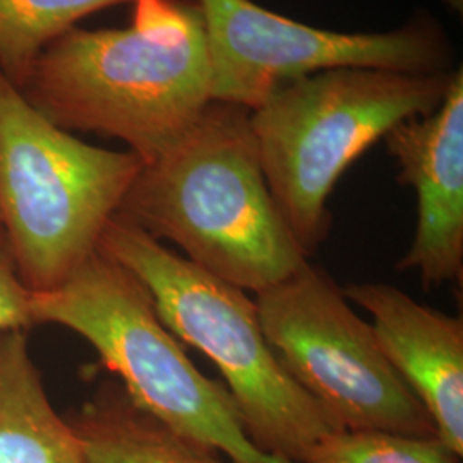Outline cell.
<instances>
[{
    "instance_id": "cell-11",
    "label": "cell",
    "mask_w": 463,
    "mask_h": 463,
    "mask_svg": "<svg viewBox=\"0 0 463 463\" xmlns=\"http://www.w3.org/2000/svg\"><path fill=\"white\" fill-rule=\"evenodd\" d=\"M0 463H90L50 403L26 330L0 331Z\"/></svg>"
},
{
    "instance_id": "cell-10",
    "label": "cell",
    "mask_w": 463,
    "mask_h": 463,
    "mask_svg": "<svg viewBox=\"0 0 463 463\" xmlns=\"http://www.w3.org/2000/svg\"><path fill=\"white\" fill-rule=\"evenodd\" d=\"M342 292L371 315L384 357L430 414L436 436L462 457V317L422 306L388 283H348Z\"/></svg>"
},
{
    "instance_id": "cell-12",
    "label": "cell",
    "mask_w": 463,
    "mask_h": 463,
    "mask_svg": "<svg viewBox=\"0 0 463 463\" xmlns=\"http://www.w3.org/2000/svg\"><path fill=\"white\" fill-rule=\"evenodd\" d=\"M67 420L90 463H225L137 407L120 383H103Z\"/></svg>"
},
{
    "instance_id": "cell-7",
    "label": "cell",
    "mask_w": 463,
    "mask_h": 463,
    "mask_svg": "<svg viewBox=\"0 0 463 463\" xmlns=\"http://www.w3.org/2000/svg\"><path fill=\"white\" fill-rule=\"evenodd\" d=\"M254 302L280 364L342 430L436 436L430 414L384 357L373 326L326 271L306 261Z\"/></svg>"
},
{
    "instance_id": "cell-15",
    "label": "cell",
    "mask_w": 463,
    "mask_h": 463,
    "mask_svg": "<svg viewBox=\"0 0 463 463\" xmlns=\"http://www.w3.org/2000/svg\"><path fill=\"white\" fill-rule=\"evenodd\" d=\"M32 292L19 275L16 258L0 218V331L30 330Z\"/></svg>"
},
{
    "instance_id": "cell-13",
    "label": "cell",
    "mask_w": 463,
    "mask_h": 463,
    "mask_svg": "<svg viewBox=\"0 0 463 463\" xmlns=\"http://www.w3.org/2000/svg\"><path fill=\"white\" fill-rule=\"evenodd\" d=\"M124 2L134 0H0V71L19 88L52 42Z\"/></svg>"
},
{
    "instance_id": "cell-1",
    "label": "cell",
    "mask_w": 463,
    "mask_h": 463,
    "mask_svg": "<svg viewBox=\"0 0 463 463\" xmlns=\"http://www.w3.org/2000/svg\"><path fill=\"white\" fill-rule=\"evenodd\" d=\"M133 4L128 28L52 42L17 90L55 126L120 139L149 164L212 103L210 57L198 4Z\"/></svg>"
},
{
    "instance_id": "cell-14",
    "label": "cell",
    "mask_w": 463,
    "mask_h": 463,
    "mask_svg": "<svg viewBox=\"0 0 463 463\" xmlns=\"http://www.w3.org/2000/svg\"><path fill=\"white\" fill-rule=\"evenodd\" d=\"M438 436L384 430H335L307 453L304 463H462Z\"/></svg>"
},
{
    "instance_id": "cell-3",
    "label": "cell",
    "mask_w": 463,
    "mask_h": 463,
    "mask_svg": "<svg viewBox=\"0 0 463 463\" xmlns=\"http://www.w3.org/2000/svg\"><path fill=\"white\" fill-rule=\"evenodd\" d=\"M99 249L146 287L160 321L179 342L216 365L254 447L304 463L323 438L342 430L280 364L246 290L201 269L124 216L110 220Z\"/></svg>"
},
{
    "instance_id": "cell-8",
    "label": "cell",
    "mask_w": 463,
    "mask_h": 463,
    "mask_svg": "<svg viewBox=\"0 0 463 463\" xmlns=\"http://www.w3.org/2000/svg\"><path fill=\"white\" fill-rule=\"evenodd\" d=\"M212 101L260 107L280 84L336 67L415 74L448 71L447 40L430 23L390 33H336L275 14L250 0H198Z\"/></svg>"
},
{
    "instance_id": "cell-6",
    "label": "cell",
    "mask_w": 463,
    "mask_h": 463,
    "mask_svg": "<svg viewBox=\"0 0 463 463\" xmlns=\"http://www.w3.org/2000/svg\"><path fill=\"white\" fill-rule=\"evenodd\" d=\"M141 166L129 149L50 122L0 71V218L32 294L57 288L99 250Z\"/></svg>"
},
{
    "instance_id": "cell-9",
    "label": "cell",
    "mask_w": 463,
    "mask_h": 463,
    "mask_svg": "<svg viewBox=\"0 0 463 463\" xmlns=\"http://www.w3.org/2000/svg\"><path fill=\"white\" fill-rule=\"evenodd\" d=\"M398 181L417 193L414 241L400 269H415L426 290L463 273V71L441 105L384 136Z\"/></svg>"
},
{
    "instance_id": "cell-5",
    "label": "cell",
    "mask_w": 463,
    "mask_h": 463,
    "mask_svg": "<svg viewBox=\"0 0 463 463\" xmlns=\"http://www.w3.org/2000/svg\"><path fill=\"white\" fill-rule=\"evenodd\" d=\"M34 325H59L97 350L137 407L231 463H294L254 447L225 384L210 380L160 321L146 287L97 250L57 288L32 294Z\"/></svg>"
},
{
    "instance_id": "cell-2",
    "label": "cell",
    "mask_w": 463,
    "mask_h": 463,
    "mask_svg": "<svg viewBox=\"0 0 463 463\" xmlns=\"http://www.w3.org/2000/svg\"><path fill=\"white\" fill-rule=\"evenodd\" d=\"M117 215L246 292L260 294L307 261L268 189L249 110L232 103L212 101L143 164Z\"/></svg>"
},
{
    "instance_id": "cell-4",
    "label": "cell",
    "mask_w": 463,
    "mask_h": 463,
    "mask_svg": "<svg viewBox=\"0 0 463 463\" xmlns=\"http://www.w3.org/2000/svg\"><path fill=\"white\" fill-rule=\"evenodd\" d=\"M453 76L336 67L280 84L249 112L268 189L307 258L330 231L340 175L395 126L434 112Z\"/></svg>"
}]
</instances>
